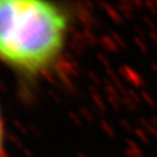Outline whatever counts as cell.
I'll return each instance as SVG.
<instances>
[{"instance_id":"1","label":"cell","mask_w":157,"mask_h":157,"mask_svg":"<svg viewBox=\"0 0 157 157\" xmlns=\"http://www.w3.org/2000/svg\"><path fill=\"white\" fill-rule=\"evenodd\" d=\"M71 28L63 5L0 0V62L25 78L48 74L59 62Z\"/></svg>"},{"instance_id":"2","label":"cell","mask_w":157,"mask_h":157,"mask_svg":"<svg viewBox=\"0 0 157 157\" xmlns=\"http://www.w3.org/2000/svg\"><path fill=\"white\" fill-rule=\"evenodd\" d=\"M5 130H4V120H3V114L0 111V157H4V151H5Z\"/></svg>"}]
</instances>
